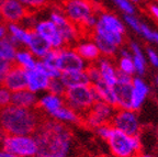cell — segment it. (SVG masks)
<instances>
[{"label": "cell", "mask_w": 158, "mask_h": 157, "mask_svg": "<svg viewBox=\"0 0 158 157\" xmlns=\"http://www.w3.org/2000/svg\"><path fill=\"white\" fill-rule=\"evenodd\" d=\"M37 155L45 157H69L73 147V133L66 124L53 119L41 121L33 134Z\"/></svg>", "instance_id": "obj_1"}, {"label": "cell", "mask_w": 158, "mask_h": 157, "mask_svg": "<svg viewBox=\"0 0 158 157\" xmlns=\"http://www.w3.org/2000/svg\"><path fill=\"white\" fill-rule=\"evenodd\" d=\"M41 121L36 109L10 104L0 110V129L6 135H33Z\"/></svg>", "instance_id": "obj_2"}, {"label": "cell", "mask_w": 158, "mask_h": 157, "mask_svg": "<svg viewBox=\"0 0 158 157\" xmlns=\"http://www.w3.org/2000/svg\"><path fill=\"white\" fill-rule=\"evenodd\" d=\"M65 104L72 108L77 113H86L94 106L96 101H99L96 91L91 85L78 86L66 89L64 95Z\"/></svg>", "instance_id": "obj_3"}, {"label": "cell", "mask_w": 158, "mask_h": 157, "mask_svg": "<svg viewBox=\"0 0 158 157\" xmlns=\"http://www.w3.org/2000/svg\"><path fill=\"white\" fill-rule=\"evenodd\" d=\"M106 142L114 157H136L142 152V143L138 136H130L114 128Z\"/></svg>", "instance_id": "obj_4"}, {"label": "cell", "mask_w": 158, "mask_h": 157, "mask_svg": "<svg viewBox=\"0 0 158 157\" xmlns=\"http://www.w3.org/2000/svg\"><path fill=\"white\" fill-rule=\"evenodd\" d=\"M1 148L18 157H35L39 151L33 135H6Z\"/></svg>", "instance_id": "obj_5"}, {"label": "cell", "mask_w": 158, "mask_h": 157, "mask_svg": "<svg viewBox=\"0 0 158 157\" xmlns=\"http://www.w3.org/2000/svg\"><path fill=\"white\" fill-rule=\"evenodd\" d=\"M110 124L115 130L121 131L130 136H138L141 131V124L135 111L133 110H118L115 111Z\"/></svg>", "instance_id": "obj_6"}, {"label": "cell", "mask_w": 158, "mask_h": 157, "mask_svg": "<svg viewBox=\"0 0 158 157\" xmlns=\"http://www.w3.org/2000/svg\"><path fill=\"white\" fill-rule=\"evenodd\" d=\"M115 114V108L103 101H96L94 106L86 112L85 122L91 129H97L102 124L111 122Z\"/></svg>", "instance_id": "obj_7"}, {"label": "cell", "mask_w": 158, "mask_h": 157, "mask_svg": "<svg viewBox=\"0 0 158 157\" xmlns=\"http://www.w3.org/2000/svg\"><path fill=\"white\" fill-rule=\"evenodd\" d=\"M94 7L88 0H67L64 6V15L75 25H81L94 15Z\"/></svg>", "instance_id": "obj_8"}, {"label": "cell", "mask_w": 158, "mask_h": 157, "mask_svg": "<svg viewBox=\"0 0 158 157\" xmlns=\"http://www.w3.org/2000/svg\"><path fill=\"white\" fill-rule=\"evenodd\" d=\"M57 51H58L57 68L60 70V73L86 70L88 64L77 54V52L74 49L64 46L62 49H58Z\"/></svg>", "instance_id": "obj_9"}, {"label": "cell", "mask_w": 158, "mask_h": 157, "mask_svg": "<svg viewBox=\"0 0 158 157\" xmlns=\"http://www.w3.org/2000/svg\"><path fill=\"white\" fill-rule=\"evenodd\" d=\"M33 31L43 37L52 49H58L66 46L59 30L49 19L39 20L33 27Z\"/></svg>", "instance_id": "obj_10"}, {"label": "cell", "mask_w": 158, "mask_h": 157, "mask_svg": "<svg viewBox=\"0 0 158 157\" xmlns=\"http://www.w3.org/2000/svg\"><path fill=\"white\" fill-rule=\"evenodd\" d=\"M57 27L59 32L62 34V37L64 40L65 44L68 45L73 42H75L78 37V30L77 27L73 22H70L67 17L59 10H53L49 13L48 18Z\"/></svg>", "instance_id": "obj_11"}, {"label": "cell", "mask_w": 158, "mask_h": 157, "mask_svg": "<svg viewBox=\"0 0 158 157\" xmlns=\"http://www.w3.org/2000/svg\"><path fill=\"white\" fill-rule=\"evenodd\" d=\"M0 15L6 23H21L29 15V10L18 0H3L0 7Z\"/></svg>", "instance_id": "obj_12"}, {"label": "cell", "mask_w": 158, "mask_h": 157, "mask_svg": "<svg viewBox=\"0 0 158 157\" xmlns=\"http://www.w3.org/2000/svg\"><path fill=\"white\" fill-rule=\"evenodd\" d=\"M2 86L9 89L11 92L25 89L27 88V70L12 64L3 79Z\"/></svg>", "instance_id": "obj_13"}, {"label": "cell", "mask_w": 158, "mask_h": 157, "mask_svg": "<svg viewBox=\"0 0 158 157\" xmlns=\"http://www.w3.org/2000/svg\"><path fill=\"white\" fill-rule=\"evenodd\" d=\"M116 107L120 110H132L133 85L132 83H116L113 86Z\"/></svg>", "instance_id": "obj_14"}, {"label": "cell", "mask_w": 158, "mask_h": 157, "mask_svg": "<svg viewBox=\"0 0 158 157\" xmlns=\"http://www.w3.org/2000/svg\"><path fill=\"white\" fill-rule=\"evenodd\" d=\"M51 79L37 68L27 70V89L34 93L46 92Z\"/></svg>", "instance_id": "obj_15"}, {"label": "cell", "mask_w": 158, "mask_h": 157, "mask_svg": "<svg viewBox=\"0 0 158 157\" xmlns=\"http://www.w3.org/2000/svg\"><path fill=\"white\" fill-rule=\"evenodd\" d=\"M39 97L36 93L30 91L29 89L15 91L11 95V104L25 109H35L37 107Z\"/></svg>", "instance_id": "obj_16"}, {"label": "cell", "mask_w": 158, "mask_h": 157, "mask_svg": "<svg viewBox=\"0 0 158 157\" xmlns=\"http://www.w3.org/2000/svg\"><path fill=\"white\" fill-rule=\"evenodd\" d=\"M25 49H29L37 59H41L47 54V52L52 49V47L41 35H39L33 30H31L29 42H27Z\"/></svg>", "instance_id": "obj_17"}, {"label": "cell", "mask_w": 158, "mask_h": 157, "mask_svg": "<svg viewBox=\"0 0 158 157\" xmlns=\"http://www.w3.org/2000/svg\"><path fill=\"white\" fill-rule=\"evenodd\" d=\"M65 104L64 98L60 96H56L53 93L49 92H44L42 96L39 98L37 101V107L40 110H42L45 114L49 116L52 114L54 111H56L57 109H59L60 107H63Z\"/></svg>", "instance_id": "obj_18"}, {"label": "cell", "mask_w": 158, "mask_h": 157, "mask_svg": "<svg viewBox=\"0 0 158 157\" xmlns=\"http://www.w3.org/2000/svg\"><path fill=\"white\" fill-rule=\"evenodd\" d=\"M133 85V104H132V110L137 111L142 108L148 92H149V87L148 85L141 78V77H134L132 80Z\"/></svg>", "instance_id": "obj_19"}, {"label": "cell", "mask_w": 158, "mask_h": 157, "mask_svg": "<svg viewBox=\"0 0 158 157\" xmlns=\"http://www.w3.org/2000/svg\"><path fill=\"white\" fill-rule=\"evenodd\" d=\"M74 49L87 64L88 63H94L101 56L97 45L94 43V41H90V40L78 42V44L75 46Z\"/></svg>", "instance_id": "obj_20"}, {"label": "cell", "mask_w": 158, "mask_h": 157, "mask_svg": "<svg viewBox=\"0 0 158 157\" xmlns=\"http://www.w3.org/2000/svg\"><path fill=\"white\" fill-rule=\"evenodd\" d=\"M59 79H60L62 83H64V86L66 87V89L73 88V87L91 85L86 70L66 71V73H62Z\"/></svg>", "instance_id": "obj_21"}, {"label": "cell", "mask_w": 158, "mask_h": 157, "mask_svg": "<svg viewBox=\"0 0 158 157\" xmlns=\"http://www.w3.org/2000/svg\"><path fill=\"white\" fill-rule=\"evenodd\" d=\"M8 36L15 42L19 47H25L29 42L30 32L31 30H27L20 23H7Z\"/></svg>", "instance_id": "obj_22"}, {"label": "cell", "mask_w": 158, "mask_h": 157, "mask_svg": "<svg viewBox=\"0 0 158 157\" xmlns=\"http://www.w3.org/2000/svg\"><path fill=\"white\" fill-rule=\"evenodd\" d=\"M96 66L98 67L101 80L108 83L109 86L113 87L116 83V71L118 69L114 67V65L111 63V61L106 57L99 58L96 63Z\"/></svg>", "instance_id": "obj_23"}, {"label": "cell", "mask_w": 158, "mask_h": 157, "mask_svg": "<svg viewBox=\"0 0 158 157\" xmlns=\"http://www.w3.org/2000/svg\"><path fill=\"white\" fill-rule=\"evenodd\" d=\"M49 118L53 120L57 121V122L64 123V124H76V123L80 122V117L79 114L74 111L72 108H69L68 106L64 104L63 107H60L59 109H57L56 111L49 114Z\"/></svg>", "instance_id": "obj_24"}, {"label": "cell", "mask_w": 158, "mask_h": 157, "mask_svg": "<svg viewBox=\"0 0 158 157\" xmlns=\"http://www.w3.org/2000/svg\"><path fill=\"white\" fill-rule=\"evenodd\" d=\"M37 61L39 59L27 49H25V47H19L17 51V54H15L13 64L23 68L24 70H30V69L35 68Z\"/></svg>", "instance_id": "obj_25"}, {"label": "cell", "mask_w": 158, "mask_h": 157, "mask_svg": "<svg viewBox=\"0 0 158 157\" xmlns=\"http://www.w3.org/2000/svg\"><path fill=\"white\" fill-rule=\"evenodd\" d=\"M91 86L94 89V91H96L97 96L99 98V101H103V102L116 108V100H115V96H114L113 87L109 86L108 83H106L102 80L94 83Z\"/></svg>", "instance_id": "obj_26"}, {"label": "cell", "mask_w": 158, "mask_h": 157, "mask_svg": "<svg viewBox=\"0 0 158 157\" xmlns=\"http://www.w3.org/2000/svg\"><path fill=\"white\" fill-rule=\"evenodd\" d=\"M98 24L103 27L104 29L111 30L114 32H118L124 35L125 33V25L122 22L121 20L116 18L115 15H111V13H101L98 18Z\"/></svg>", "instance_id": "obj_27"}, {"label": "cell", "mask_w": 158, "mask_h": 157, "mask_svg": "<svg viewBox=\"0 0 158 157\" xmlns=\"http://www.w3.org/2000/svg\"><path fill=\"white\" fill-rule=\"evenodd\" d=\"M131 53H132V61L134 64V69H135V74H137L141 77L145 74L146 71V59L144 56L143 52L141 47L135 42H131Z\"/></svg>", "instance_id": "obj_28"}, {"label": "cell", "mask_w": 158, "mask_h": 157, "mask_svg": "<svg viewBox=\"0 0 158 157\" xmlns=\"http://www.w3.org/2000/svg\"><path fill=\"white\" fill-rule=\"evenodd\" d=\"M19 46L8 35L0 39V57L5 61L13 64Z\"/></svg>", "instance_id": "obj_29"}, {"label": "cell", "mask_w": 158, "mask_h": 157, "mask_svg": "<svg viewBox=\"0 0 158 157\" xmlns=\"http://www.w3.org/2000/svg\"><path fill=\"white\" fill-rule=\"evenodd\" d=\"M92 41H94V43L98 47L100 55H103L104 57L113 56L116 53V51H118V46L116 45H114L113 43H111L108 39H106V37L102 36L99 33H94Z\"/></svg>", "instance_id": "obj_30"}, {"label": "cell", "mask_w": 158, "mask_h": 157, "mask_svg": "<svg viewBox=\"0 0 158 157\" xmlns=\"http://www.w3.org/2000/svg\"><path fill=\"white\" fill-rule=\"evenodd\" d=\"M94 32L101 34L102 36L108 39L109 41L111 42V43H113L114 45H116L118 47L120 46V45H122V43H123V40H124L123 34H121V33H118V32H114V31H111V30L104 29L103 27H101V25L98 24V23H97L96 27H94Z\"/></svg>", "instance_id": "obj_31"}, {"label": "cell", "mask_w": 158, "mask_h": 157, "mask_svg": "<svg viewBox=\"0 0 158 157\" xmlns=\"http://www.w3.org/2000/svg\"><path fill=\"white\" fill-rule=\"evenodd\" d=\"M47 92L64 97L65 92H66V87L64 86V83L59 78L51 79L48 83V87H47Z\"/></svg>", "instance_id": "obj_32"}, {"label": "cell", "mask_w": 158, "mask_h": 157, "mask_svg": "<svg viewBox=\"0 0 158 157\" xmlns=\"http://www.w3.org/2000/svg\"><path fill=\"white\" fill-rule=\"evenodd\" d=\"M118 70L123 71L125 74L133 76L135 74V69H134V64L132 61V57H121L118 62Z\"/></svg>", "instance_id": "obj_33"}, {"label": "cell", "mask_w": 158, "mask_h": 157, "mask_svg": "<svg viewBox=\"0 0 158 157\" xmlns=\"http://www.w3.org/2000/svg\"><path fill=\"white\" fill-rule=\"evenodd\" d=\"M124 12V15H135V8L130 0H111Z\"/></svg>", "instance_id": "obj_34"}, {"label": "cell", "mask_w": 158, "mask_h": 157, "mask_svg": "<svg viewBox=\"0 0 158 157\" xmlns=\"http://www.w3.org/2000/svg\"><path fill=\"white\" fill-rule=\"evenodd\" d=\"M11 95L12 92L9 89L0 85V110L11 104Z\"/></svg>", "instance_id": "obj_35"}, {"label": "cell", "mask_w": 158, "mask_h": 157, "mask_svg": "<svg viewBox=\"0 0 158 157\" xmlns=\"http://www.w3.org/2000/svg\"><path fill=\"white\" fill-rule=\"evenodd\" d=\"M94 130H96V133L98 134L99 138L104 141H108L109 138L111 136L112 132H113V126H112L110 123H108V124L100 125V126H98V128L94 129Z\"/></svg>", "instance_id": "obj_36"}, {"label": "cell", "mask_w": 158, "mask_h": 157, "mask_svg": "<svg viewBox=\"0 0 158 157\" xmlns=\"http://www.w3.org/2000/svg\"><path fill=\"white\" fill-rule=\"evenodd\" d=\"M86 73H87V75H88L89 80H90L91 85H94V83L101 80V76H100V73H99V69H98V67L96 66V64L88 65L86 68Z\"/></svg>", "instance_id": "obj_37"}, {"label": "cell", "mask_w": 158, "mask_h": 157, "mask_svg": "<svg viewBox=\"0 0 158 157\" xmlns=\"http://www.w3.org/2000/svg\"><path fill=\"white\" fill-rule=\"evenodd\" d=\"M124 20L125 23L128 27L133 29L135 32H137L139 34V30H141V21L137 19L134 15H124Z\"/></svg>", "instance_id": "obj_38"}, {"label": "cell", "mask_w": 158, "mask_h": 157, "mask_svg": "<svg viewBox=\"0 0 158 157\" xmlns=\"http://www.w3.org/2000/svg\"><path fill=\"white\" fill-rule=\"evenodd\" d=\"M18 1H19L20 3H22L27 10H29V8L35 9V8L42 7V6H44L45 2H46V0H18Z\"/></svg>", "instance_id": "obj_39"}, {"label": "cell", "mask_w": 158, "mask_h": 157, "mask_svg": "<svg viewBox=\"0 0 158 157\" xmlns=\"http://www.w3.org/2000/svg\"><path fill=\"white\" fill-rule=\"evenodd\" d=\"M11 66H12L11 63L5 61V59H2L0 57V85H2L3 79H5L6 75H7L8 70H9Z\"/></svg>", "instance_id": "obj_40"}, {"label": "cell", "mask_w": 158, "mask_h": 157, "mask_svg": "<svg viewBox=\"0 0 158 157\" xmlns=\"http://www.w3.org/2000/svg\"><path fill=\"white\" fill-rule=\"evenodd\" d=\"M147 52V57H148V61L151 62V64L153 65L154 67H158V54L154 51L153 49L151 47H148L146 49Z\"/></svg>", "instance_id": "obj_41"}, {"label": "cell", "mask_w": 158, "mask_h": 157, "mask_svg": "<svg viewBox=\"0 0 158 157\" xmlns=\"http://www.w3.org/2000/svg\"><path fill=\"white\" fill-rule=\"evenodd\" d=\"M132 80H133V76L125 74V73L118 69V71H116V83H132Z\"/></svg>", "instance_id": "obj_42"}, {"label": "cell", "mask_w": 158, "mask_h": 157, "mask_svg": "<svg viewBox=\"0 0 158 157\" xmlns=\"http://www.w3.org/2000/svg\"><path fill=\"white\" fill-rule=\"evenodd\" d=\"M8 32H7V25L5 23H0V39H2V37L7 36Z\"/></svg>", "instance_id": "obj_43"}, {"label": "cell", "mask_w": 158, "mask_h": 157, "mask_svg": "<svg viewBox=\"0 0 158 157\" xmlns=\"http://www.w3.org/2000/svg\"><path fill=\"white\" fill-rule=\"evenodd\" d=\"M149 10H151V12L153 13V15L158 20V6H155V5H152L149 7Z\"/></svg>", "instance_id": "obj_44"}, {"label": "cell", "mask_w": 158, "mask_h": 157, "mask_svg": "<svg viewBox=\"0 0 158 157\" xmlns=\"http://www.w3.org/2000/svg\"><path fill=\"white\" fill-rule=\"evenodd\" d=\"M0 157H18V156H15V155H12V154H10L9 152L5 151L3 148H0Z\"/></svg>", "instance_id": "obj_45"}, {"label": "cell", "mask_w": 158, "mask_h": 157, "mask_svg": "<svg viewBox=\"0 0 158 157\" xmlns=\"http://www.w3.org/2000/svg\"><path fill=\"white\" fill-rule=\"evenodd\" d=\"M5 136H6L5 132L0 129V148L2 147V143H3V140H5Z\"/></svg>", "instance_id": "obj_46"}, {"label": "cell", "mask_w": 158, "mask_h": 157, "mask_svg": "<svg viewBox=\"0 0 158 157\" xmlns=\"http://www.w3.org/2000/svg\"><path fill=\"white\" fill-rule=\"evenodd\" d=\"M152 42H154V43H156V44L158 45V32H156V31H154V33H153V39H152Z\"/></svg>", "instance_id": "obj_47"}, {"label": "cell", "mask_w": 158, "mask_h": 157, "mask_svg": "<svg viewBox=\"0 0 158 157\" xmlns=\"http://www.w3.org/2000/svg\"><path fill=\"white\" fill-rule=\"evenodd\" d=\"M136 157H154V156H153V155H151V154H147V153H142L141 152Z\"/></svg>", "instance_id": "obj_48"}, {"label": "cell", "mask_w": 158, "mask_h": 157, "mask_svg": "<svg viewBox=\"0 0 158 157\" xmlns=\"http://www.w3.org/2000/svg\"><path fill=\"white\" fill-rule=\"evenodd\" d=\"M130 1H131V2H138L139 0H130Z\"/></svg>", "instance_id": "obj_49"}, {"label": "cell", "mask_w": 158, "mask_h": 157, "mask_svg": "<svg viewBox=\"0 0 158 157\" xmlns=\"http://www.w3.org/2000/svg\"><path fill=\"white\" fill-rule=\"evenodd\" d=\"M156 83L158 85V75H157V77H156Z\"/></svg>", "instance_id": "obj_50"}, {"label": "cell", "mask_w": 158, "mask_h": 157, "mask_svg": "<svg viewBox=\"0 0 158 157\" xmlns=\"http://www.w3.org/2000/svg\"><path fill=\"white\" fill-rule=\"evenodd\" d=\"M2 22V18H1V15H0V23Z\"/></svg>", "instance_id": "obj_51"}, {"label": "cell", "mask_w": 158, "mask_h": 157, "mask_svg": "<svg viewBox=\"0 0 158 157\" xmlns=\"http://www.w3.org/2000/svg\"><path fill=\"white\" fill-rule=\"evenodd\" d=\"M2 2H3V0H0V7H1V5H2Z\"/></svg>", "instance_id": "obj_52"}, {"label": "cell", "mask_w": 158, "mask_h": 157, "mask_svg": "<svg viewBox=\"0 0 158 157\" xmlns=\"http://www.w3.org/2000/svg\"><path fill=\"white\" fill-rule=\"evenodd\" d=\"M35 157H45V156H42V155H36Z\"/></svg>", "instance_id": "obj_53"}]
</instances>
